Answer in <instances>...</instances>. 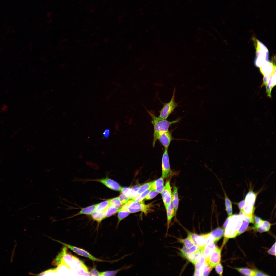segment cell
Returning a JSON list of instances; mask_svg holds the SVG:
<instances>
[{
    "mask_svg": "<svg viewBox=\"0 0 276 276\" xmlns=\"http://www.w3.org/2000/svg\"><path fill=\"white\" fill-rule=\"evenodd\" d=\"M148 113L152 118L151 123L154 129L153 146L154 147L156 142L158 140L159 133L161 132L169 131L170 126L172 124L178 122L180 119L178 118L172 121H169L157 116L153 111L147 110Z\"/></svg>",
    "mask_w": 276,
    "mask_h": 276,
    "instance_id": "cell-1",
    "label": "cell"
},
{
    "mask_svg": "<svg viewBox=\"0 0 276 276\" xmlns=\"http://www.w3.org/2000/svg\"><path fill=\"white\" fill-rule=\"evenodd\" d=\"M276 242L273 244L272 246L268 251V253L270 254L276 256Z\"/></svg>",
    "mask_w": 276,
    "mask_h": 276,
    "instance_id": "cell-48",
    "label": "cell"
},
{
    "mask_svg": "<svg viewBox=\"0 0 276 276\" xmlns=\"http://www.w3.org/2000/svg\"><path fill=\"white\" fill-rule=\"evenodd\" d=\"M177 190V188L175 186H174L172 197V203L174 207L176 215L178 210L179 203V199Z\"/></svg>",
    "mask_w": 276,
    "mask_h": 276,
    "instance_id": "cell-18",
    "label": "cell"
},
{
    "mask_svg": "<svg viewBox=\"0 0 276 276\" xmlns=\"http://www.w3.org/2000/svg\"><path fill=\"white\" fill-rule=\"evenodd\" d=\"M153 181L145 183L141 185L137 192V193L139 195L145 190L151 188Z\"/></svg>",
    "mask_w": 276,
    "mask_h": 276,
    "instance_id": "cell-39",
    "label": "cell"
},
{
    "mask_svg": "<svg viewBox=\"0 0 276 276\" xmlns=\"http://www.w3.org/2000/svg\"><path fill=\"white\" fill-rule=\"evenodd\" d=\"M221 249L217 247L216 248L211 252L207 261L209 266L212 268L214 267L220 262L221 257Z\"/></svg>",
    "mask_w": 276,
    "mask_h": 276,
    "instance_id": "cell-9",
    "label": "cell"
},
{
    "mask_svg": "<svg viewBox=\"0 0 276 276\" xmlns=\"http://www.w3.org/2000/svg\"><path fill=\"white\" fill-rule=\"evenodd\" d=\"M249 223L247 221L243 220L241 225L238 230V236L241 234L245 231L248 227Z\"/></svg>",
    "mask_w": 276,
    "mask_h": 276,
    "instance_id": "cell-40",
    "label": "cell"
},
{
    "mask_svg": "<svg viewBox=\"0 0 276 276\" xmlns=\"http://www.w3.org/2000/svg\"><path fill=\"white\" fill-rule=\"evenodd\" d=\"M103 184L110 189L117 191H120L122 187L117 182L106 177L104 178L94 180Z\"/></svg>",
    "mask_w": 276,
    "mask_h": 276,
    "instance_id": "cell-10",
    "label": "cell"
},
{
    "mask_svg": "<svg viewBox=\"0 0 276 276\" xmlns=\"http://www.w3.org/2000/svg\"><path fill=\"white\" fill-rule=\"evenodd\" d=\"M133 266L131 264L127 266H124L119 269L114 271H108L100 272V276H114L119 271L123 269H126L131 267Z\"/></svg>",
    "mask_w": 276,
    "mask_h": 276,
    "instance_id": "cell-24",
    "label": "cell"
},
{
    "mask_svg": "<svg viewBox=\"0 0 276 276\" xmlns=\"http://www.w3.org/2000/svg\"><path fill=\"white\" fill-rule=\"evenodd\" d=\"M197 234L195 233L189 232L188 234V237L191 239L195 244V239Z\"/></svg>",
    "mask_w": 276,
    "mask_h": 276,
    "instance_id": "cell-49",
    "label": "cell"
},
{
    "mask_svg": "<svg viewBox=\"0 0 276 276\" xmlns=\"http://www.w3.org/2000/svg\"><path fill=\"white\" fill-rule=\"evenodd\" d=\"M276 85V71L269 76L266 87V92L268 96L271 97V92L273 88Z\"/></svg>",
    "mask_w": 276,
    "mask_h": 276,
    "instance_id": "cell-13",
    "label": "cell"
},
{
    "mask_svg": "<svg viewBox=\"0 0 276 276\" xmlns=\"http://www.w3.org/2000/svg\"><path fill=\"white\" fill-rule=\"evenodd\" d=\"M162 198L166 209L172 202V193L169 181H167L162 192Z\"/></svg>",
    "mask_w": 276,
    "mask_h": 276,
    "instance_id": "cell-8",
    "label": "cell"
},
{
    "mask_svg": "<svg viewBox=\"0 0 276 276\" xmlns=\"http://www.w3.org/2000/svg\"><path fill=\"white\" fill-rule=\"evenodd\" d=\"M225 205L226 210L229 216H231L232 213V205L231 202L226 194L224 193Z\"/></svg>",
    "mask_w": 276,
    "mask_h": 276,
    "instance_id": "cell-27",
    "label": "cell"
},
{
    "mask_svg": "<svg viewBox=\"0 0 276 276\" xmlns=\"http://www.w3.org/2000/svg\"><path fill=\"white\" fill-rule=\"evenodd\" d=\"M120 192L126 196L129 197L130 199L133 198V193L131 188L122 187Z\"/></svg>",
    "mask_w": 276,
    "mask_h": 276,
    "instance_id": "cell-36",
    "label": "cell"
},
{
    "mask_svg": "<svg viewBox=\"0 0 276 276\" xmlns=\"http://www.w3.org/2000/svg\"><path fill=\"white\" fill-rule=\"evenodd\" d=\"M202 252H203V250L189 254L188 256L186 259L192 264L195 265L198 260L200 255Z\"/></svg>",
    "mask_w": 276,
    "mask_h": 276,
    "instance_id": "cell-23",
    "label": "cell"
},
{
    "mask_svg": "<svg viewBox=\"0 0 276 276\" xmlns=\"http://www.w3.org/2000/svg\"><path fill=\"white\" fill-rule=\"evenodd\" d=\"M235 269L241 274L246 276H254L255 270H252L248 268H236Z\"/></svg>",
    "mask_w": 276,
    "mask_h": 276,
    "instance_id": "cell-25",
    "label": "cell"
},
{
    "mask_svg": "<svg viewBox=\"0 0 276 276\" xmlns=\"http://www.w3.org/2000/svg\"><path fill=\"white\" fill-rule=\"evenodd\" d=\"M149 207V205H145L143 201L138 202L131 199L129 200L120 209L130 213H133L140 211L146 212Z\"/></svg>",
    "mask_w": 276,
    "mask_h": 276,
    "instance_id": "cell-3",
    "label": "cell"
},
{
    "mask_svg": "<svg viewBox=\"0 0 276 276\" xmlns=\"http://www.w3.org/2000/svg\"><path fill=\"white\" fill-rule=\"evenodd\" d=\"M110 133V131L109 129H106L104 130L103 133V136L104 138L108 140V139Z\"/></svg>",
    "mask_w": 276,
    "mask_h": 276,
    "instance_id": "cell-50",
    "label": "cell"
},
{
    "mask_svg": "<svg viewBox=\"0 0 276 276\" xmlns=\"http://www.w3.org/2000/svg\"><path fill=\"white\" fill-rule=\"evenodd\" d=\"M164 187L163 179L161 177L153 181L150 188L152 190H155L159 193H161L163 190Z\"/></svg>",
    "mask_w": 276,
    "mask_h": 276,
    "instance_id": "cell-15",
    "label": "cell"
},
{
    "mask_svg": "<svg viewBox=\"0 0 276 276\" xmlns=\"http://www.w3.org/2000/svg\"><path fill=\"white\" fill-rule=\"evenodd\" d=\"M239 215L243 220L247 221L249 223H254V218L245 214L242 210H240Z\"/></svg>",
    "mask_w": 276,
    "mask_h": 276,
    "instance_id": "cell-38",
    "label": "cell"
},
{
    "mask_svg": "<svg viewBox=\"0 0 276 276\" xmlns=\"http://www.w3.org/2000/svg\"><path fill=\"white\" fill-rule=\"evenodd\" d=\"M253 39L256 50V58L255 60L262 62L268 61L269 52L267 48L256 39L254 38Z\"/></svg>",
    "mask_w": 276,
    "mask_h": 276,
    "instance_id": "cell-5",
    "label": "cell"
},
{
    "mask_svg": "<svg viewBox=\"0 0 276 276\" xmlns=\"http://www.w3.org/2000/svg\"><path fill=\"white\" fill-rule=\"evenodd\" d=\"M151 190H152L151 188L149 189L138 195L132 199L136 202H140L142 201Z\"/></svg>",
    "mask_w": 276,
    "mask_h": 276,
    "instance_id": "cell-35",
    "label": "cell"
},
{
    "mask_svg": "<svg viewBox=\"0 0 276 276\" xmlns=\"http://www.w3.org/2000/svg\"><path fill=\"white\" fill-rule=\"evenodd\" d=\"M97 205V204H95L82 208L79 212L75 215L69 217L65 218V219H62V220L71 218L75 216L85 214L90 215L91 214L95 211Z\"/></svg>",
    "mask_w": 276,
    "mask_h": 276,
    "instance_id": "cell-16",
    "label": "cell"
},
{
    "mask_svg": "<svg viewBox=\"0 0 276 276\" xmlns=\"http://www.w3.org/2000/svg\"><path fill=\"white\" fill-rule=\"evenodd\" d=\"M215 270L220 276H222L223 272V267L221 263H219L215 266Z\"/></svg>",
    "mask_w": 276,
    "mask_h": 276,
    "instance_id": "cell-46",
    "label": "cell"
},
{
    "mask_svg": "<svg viewBox=\"0 0 276 276\" xmlns=\"http://www.w3.org/2000/svg\"><path fill=\"white\" fill-rule=\"evenodd\" d=\"M254 209V206L246 203L242 210L246 215L253 217V215Z\"/></svg>",
    "mask_w": 276,
    "mask_h": 276,
    "instance_id": "cell-28",
    "label": "cell"
},
{
    "mask_svg": "<svg viewBox=\"0 0 276 276\" xmlns=\"http://www.w3.org/2000/svg\"><path fill=\"white\" fill-rule=\"evenodd\" d=\"M256 194L252 191H250L246 195L245 200L246 203L254 206L256 199Z\"/></svg>",
    "mask_w": 276,
    "mask_h": 276,
    "instance_id": "cell-22",
    "label": "cell"
},
{
    "mask_svg": "<svg viewBox=\"0 0 276 276\" xmlns=\"http://www.w3.org/2000/svg\"><path fill=\"white\" fill-rule=\"evenodd\" d=\"M254 221L255 222V224L254 226L252 227V228L255 229L256 228L259 226L261 225L264 221V220H262L258 216H255L254 218Z\"/></svg>",
    "mask_w": 276,
    "mask_h": 276,
    "instance_id": "cell-41",
    "label": "cell"
},
{
    "mask_svg": "<svg viewBox=\"0 0 276 276\" xmlns=\"http://www.w3.org/2000/svg\"><path fill=\"white\" fill-rule=\"evenodd\" d=\"M181 255L183 257L186 258L190 254L189 249L185 246H183L182 248L180 249Z\"/></svg>",
    "mask_w": 276,
    "mask_h": 276,
    "instance_id": "cell-44",
    "label": "cell"
},
{
    "mask_svg": "<svg viewBox=\"0 0 276 276\" xmlns=\"http://www.w3.org/2000/svg\"><path fill=\"white\" fill-rule=\"evenodd\" d=\"M260 71L264 77H269L270 76L276 71L275 64L272 62L266 61L261 67H259Z\"/></svg>",
    "mask_w": 276,
    "mask_h": 276,
    "instance_id": "cell-11",
    "label": "cell"
},
{
    "mask_svg": "<svg viewBox=\"0 0 276 276\" xmlns=\"http://www.w3.org/2000/svg\"><path fill=\"white\" fill-rule=\"evenodd\" d=\"M158 139L165 149H168L172 140L171 135L169 131L160 132Z\"/></svg>",
    "mask_w": 276,
    "mask_h": 276,
    "instance_id": "cell-12",
    "label": "cell"
},
{
    "mask_svg": "<svg viewBox=\"0 0 276 276\" xmlns=\"http://www.w3.org/2000/svg\"><path fill=\"white\" fill-rule=\"evenodd\" d=\"M52 239L54 241H57L66 246L73 252L79 255L88 258L94 261L98 262L105 261L104 260L95 257L87 251L82 249L67 244L58 240Z\"/></svg>",
    "mask_w": 276,
    "mask_h": 276,
    "instance_id": "cell-6",
    "label": "cell"
},
{
    "mask_svg": "<svg viewBox=\"0 0 276 276\" xmlns=\"http://www.w3.org/2000/svg\"><path fill=\"white\" fill-rule=\"evenodd\" d=\"M109 205L118 209L121 208L122 205L118 197L109 200Z\"/></svg>",
    "mask_w": 276,
    "mask_h": 276,
    "instance_id": "cell-33",
    "label": "cell"
},
{
    "mask_svg": "<svg viewBox=\"0 0 276 276\" xmlns=\"http://www.w3.org/2000/svg\"><path fill=\"white\" fill-rule=\"evenodd\" d=\"M204 247H201L195 244H194L190 248V249H189V254H192L202 250H203Z\"/></svg>",
    "mask_w": 276,
    "mask_h": 276,
    "instance_id": "cell-42",
    "label": "cell"
},
{
    "mask_svg": "<svg viewBox=\"0 0 276 276\" xmlns=\"http://www.w3.org/2000/svg\"><path fill=\"white\" fill-rule=\"evenodd\" d=\"M194 275V276H201L200 271L195 270Z\"/></svg>",
    "mask_w": 276,
    "mask_h": 276,
    "instance_id": "cell-53",
    "label": "cell"
},
{
    "mask_svg": "<svg viewBox=\"0 0 276 276\" xmlns=\"http://www.w3.org/2000/svg\"><path fill=\"white\" fill-rule=\"evenodd\" d=\"M167 211V228L166 236L167 234L168 229L170 227V224L173 217L176 215L174 205L171 202L166 208Z\"/></svg>",
    "mask_w": 276,
    "mask_h": 276,
    "instance_id": "cell-14",
    "label": "cell"
},
{
    "mask_svg": "<svg viewBox=\"0 0 276 276\" xmlns=\"http://www.w3.org/2000/svg\"><path fill=\"white\" fill-rule=\"evenodd\" d=\"M271 224L268 221L264 220L262 223L254 230L260 233L268 231L270 229Z\"/></svg>",
    "mask_w": 276,
    "mask_h": 276,
    "instance_id": "cell-21",
    "label": "cell"
},
{
    "mask_svg": "<svg viewBox=\"0 0 276 276\" xmlns=\"http://www.w3.org/2000/svg\"><path fill=\"white\" fill-rule=\"evenodd\" d=\"M178 240L179 242L183 243L184 246L188 249H189L191 246L195 244L188 237L187 238L184 239H178Z\"/></svg>",
    "mask_w": 276,
    "mask_h": 276,
    "instance_id": "cell-37",
    "label": "cell"
},
{
    "mask_svg": "<svg viewBox=\"0 0 276 276\" xmlns=\"http://www.w3.org/2000/svg\"><path fill=\"white\" fill-rule=\"evenodd\" d=\"M109 200L103 201L97 204L95 211L98 213L105 212L106 210L109 205Z\"/></svg>",
    "mask_w": 276,
    "mask_h": 276,
    "instance_id": "cell-20",
    "label": "cell"
},
{
    "mask_svg": "<svg viewBox=\"0 0 276 276\" xmlns=\"http://www.w3.org/2000/svg\"><path fill=\"white\" fill-rule=\"evenodd\" d=\"M119 199L122 204H124L126 203L129 200L130 198L126 196L123 193H122L119 197Z\"/></svg>",
    "mask_w": 276,
    "mask_h": 276,
    "instance_id": "cell-45",
    "label": "cell"
},
{
    "mask_svg": "<svg viewBox=\"0 0 276 276\" xmlns=\"http://www.w3.org/2000/svg\"><path fill=\"white\" fill-rule=\"evenodd\" d=\"M224 234V230L220 227L217 228L210 233L213 237L214 243L218 241L223 236Z\"/></svg>",
    "mask_w": 276,
    "mask_h": 276,
    "instance_id": "cell-19",
    "label": "cell"
},
{
    "mask_svg": "<svg viewBox=\"0 0 276 276\" xmlns=\"http://www.w3.org/2000/svg\"><path fill=\"white\" fill-rule=\"evenodd\" d=\"M162 177L165 178L171 174V169L168 149H165L163 155L162 162Z\"/></svg>",
    "mask_w": 276,
    "mask_h": 276,
    "instance_id": "cell-7",
    "label": "cell"
},
{
    "mask_svg": "<svg viewBox=\"0 0 276 276\" xmlns=\"http://www.w3.org/2000/svg\"><path fill=\"white\" fill-rule=\"evenodd\" d=\"M246 203L245 200L244 199L238 204V207L240 210H242Z\"/></svg>",
    "mask_w": 276,
    "mask_h": 276,
    "instance_id": "cell-51",
    "label": "cell"
},
{
    "mask_svg": "<svg viewBox=\"0 0 276 276\" xmlns=\"http://www.w3.org/2000/svg\"><path fill=\"white\" fill-rule=\"evenodd\" d=\"M158 193H159L157 191L152 190L146 196L144 199L146 200L151 199L155 197Z\"/></svg>",
    "mask_w": 276,
    "mask_h": 276,
    "instance_id": "cell-43",
    "label": "cell"
},
{
    "mask_svg": "<svg viewBox=\"0 0 276 276\" xmlns=\"http://www.w3.org/2000/svg\"><path fill=\"white\" fill-rule=\"evenodd\" d=\"M255 270V273L254 276H268V275L261 271L257 270Z\"/></svg>",
    "mask_w": 276,
    "mask_h": 276,
    "instance_id": "cell-52",
    "label": "cell"
},
{
    "mask_svg": "<svg viewBox=\"0 0 276 276\" xmlns=\"http://www.w3.org/2000/svg\"><path fill=\"white\" fill-rule=\"evenodd\" d=\"M227 219V223L224 228V238L221 249L229 239L238 236V230L243 221L239 215L236 214L229 216Z\"/></svg>",
    "mask_w": 276,
    "mask_h": 276,
    "instance_id": "cell-2",
    "label": "cell"
},
{
    "mask_svg": "<svg viewBox=\"0 0 276 276\" xmlns=\"http://www.w3.org/2000/svg\"><path fill=\"white\" fill-rule=\"evenodd\" d=\"M176 89L174 88L172 97L169 102L164 103L163 107L159 111L160 117L167 119L169 115L174 112L175 108L178 105L175 101Z\"/></svg>",
    "mask_w": 276,
    "mask_h": 276,
    "instance_id": "cell-4",
    "label": "cell"
},
{
    "mask_svg": "<svg viewBox=\"0 0 276 276\" xmlns=\"http://www.w3.org/2000/svg\"><path fill=\"white\" fill-rule=\"evenodd\" d=\"M88 275L100 276V272L97 271L95 268H94L89 271Z\"/></svg>",
    "mask_w": 276,
    "mask_h": 276,
    "instance_id": "cell-47",
    "label": "cell"
},
{
    "mask_svg": "<svg viewBox=\"0 0 276 276\" xmlns=\"http://www.w3.org/2000/svg\"><path fill=\"white\" fill-rule=\"evenodd\" d=\"M198 260L195 264V270L200 271L203 266L204 264L205 259L203 252L200 255Z\"/></svg>",
    "mask_w": 276,
    "mask_h": 276,
    "instance_id": "cell-30",
    "label": "cell"
},
{
    "mask_svg": "<svg viewBox=\"0 0 276 276\" xmlns=\"http://www.w3.org/2000/svg\"><path fill=\"white\" fill-rule=\"evenodd\" d=\"M119 210L115 207L109 205L105 211L106 217H108L114 215L118 212Z\"/></svg>",
    "mask_w": 276,
    "mask_h": 276,
    "instance_id": "cell-32",
    "label": "cell"
},
{
    "mask_svg": "<svg viewBox=\"0 0 276 276\" xmlns=\"http://www.w3.org/2000/svg\"><path fill=\"white\" fill-rule=\"evenodd\" d=\"M91 216L93 220L98 223L106 218L105 212L98 213L95 211L91 214Z\"/></svg>",
    "mask_w": 276,
    "mask_h": 276,
    "instance_id": "cell-26",
    "label": "cell"
},
{
    "mask_svg": "<svg viewBox=\"0 0 276 276\" xmlns=\"http://www.w3.org/2000/svg\"><path fill=\"white\" fill-rule=\"evenodd\" d=\"M118 214V221L117 226H118L121 221L126 217L129 214L128 211L122 210L120 209L119 210Z\"/></svg>",
    "mask_w": 276,
    "mask_h": 276,
    "instance_id": "cell-34",
    "label": "cell"
},
{
    "mask_svg": "<svg viewBox=\"0 0 276 276\" xmlns=\"http://www.w3.org/2000/svg\"><path fill=\"white\" fill-rule=\"evenodd\" d=\"M217 247L214 243H209L204 247L203 253L206 261H207L211 251Z\"/></svg>",
    "mask_w": 276,
    "mask_h": 276,
    "instance_id": "cell-17",
    "label": "cell"
},
{
    "mask_svg": "<svg viewBox=\"0 0 276 276\" xmlns=\"http://www.w3.org/2000/svg\"><path fill=\"white\" fill-rule=\"evenodd\" d=\"M205 234L201 235H197L195 239V243L197 246L203 247L206 246L205 244Z\"/></svg>",
    "mask_w": 276,
    "mask_h": 276,
    "instance_id": "cell-29",
    "label": "cell"
},
{
    "mask_svg": "<svg viewBox=\"0 0 276 276\" xmlns=\"http://www.w3.org/2000/svg\"><path fill=\"white\" fill-rule=\"evenodd\" d=\"M212 269L209 266L208 262L205 260L200 270L201 276L208 275Z\"/></svg>",
    "mask_w": 276,
    "mask_h": 276,
    "instance_id": "cell-31",
    "label": "cell"
}]
</instances>
